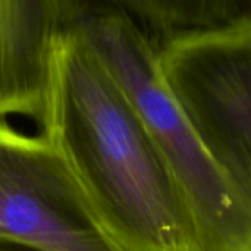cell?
Returning a JSON list of instances; mask_svg holds the SVG:
<instances>
[{"mask_svg":"<svg viewBox=\"0 0 251 251\" xmlns=\"http://www.w3.org/2000/svg\"><path fill=\"white\" fill-rule=\"evenodd\" d=\"M78 34L122 90L171 169L201 251H251V203L203 149L159 69L157 46L124 0H63V29Z\"/></svg>","mask_w":251,"mask_h":251,"instance_id":"obj_2","label":"cell"},{"mask_svg":"<svg viewBox=\"0 0 251 251\" xmlns=\"http://www.w3.org/2000/svg\"><path fill=\"white\" fill-rule=\"evenodd\" d=\"M157 63L203 149L251 203V16L160 40Z\"/></svg>","mask_w":251,"mask_h":251,"instance_id":"obj_3","label":"cell"},{"mask_svg":"<svg viewBox=\"0 0 251 251\" xmlns=\"http://www.w3.org/2000/svg\"><path fill=\"white\" fill-rule=\"evenodd\" d=\"M159 40L251 16V0H124Z\"/></svg>","mask_w":251,"mask_h":251,"instance_id":"obj_6","label":"cell"},{"mask_svg":"<svg viewBox=\"0 0 251 251\" xmlns=\"http://www.w3.org/2000/svg\"><path fill=\"white\" fill-rule=\"evenodd\" d=\"M0 238L37 251H122L96 219L53 144L3 118Z\"/></svg>","mask_w":251,"mask_h":251,"instance_id":"obj_4","label":"cell"},{"mask_svg":"<svg viewBox=\"0 0 251 251\" xmlns=\"http://www.w3.org/2000/svg\"><path fill=\"white\" fill-rule=\"evenodd\" d=\"M63 0H0V118L40 125Z\"/></svg>","mask_w":251,"mask_h":251,"instance_id":"obj_5","label":"cell"},{"mask_svg":"<svg viewBox=\"0 0 251 251\" xmlns=\"http://www.w3.org/2000/svg\"><path fill=\"white\" fill-rule=\"evenodd\" d=\"M0 251H37V250L29 249V247H25V246H22V244H18V243H12V241H7V240L0 238Z\"/></svg>","mask_w":251,"mask_h":251,"instance_id":"obj_7","label":"cell"},{"mask_svg":"<svg viewBox=\"0 0 251 251\" xmlns=\"http://www.w3.org/2000/svg\"><path fill=\"white\" fill-rule=\"evenodd\" d=\"M41 134L122 251H201L185 199L137 112L78 34L56 38Z\"/></svg>","mask_w":251,"mask_h":251,"instance_id":"obj_1","label":"cell"}]
</instances>
